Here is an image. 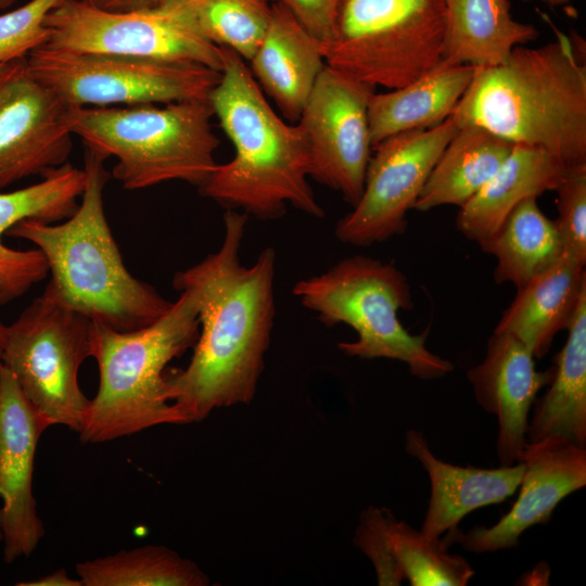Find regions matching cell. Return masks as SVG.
<instances>
[{
	"instance_id": "1",
	"label": "cell",
	"mask_w": 586,
	"mask_h": 586,
	"mask_svg": "<svg viewBox=\"0 0 586 586\" xmlns=\"http://www.w3.org/2000/svg\"><path fill=\"white\" fill-rule=\"evenodd\" d=\"M247 218L227 209L219 249L173 280L178 292L193 295L200 320L189 365L166 371L168 399L180 425L247 404L257 391L276 316V251L265 247L252 266L241 264Z\"/></svg>"
},
{
	"instance_id": "2",
	"label": "cell",
	"mask_w": 586,
	"mask_h": 586,
	"mask_svg": "<svg viewBox=\"0 0 586 586\" xmlns=\"http://www.w3.org/2000/svg\"><path fill=\"white\" fill-rule=\"evenodd\" d=\"M515 47L496 66L475 67L451 116L513 143L545 150L568 170L586 169V66L570 38Z\"/></svg>"
},
{
	"instance_id": "3",
	"label": "cell",
	"mask_w": 586,
	"mask_h": 586,
	"mask_svg": "<svg viewBox=\"0 0 586 586\" xmlns=\"http://www.w3.org/2000/svg\"><path fill=\"white\" fill-rule=\"evenodd\" d=\"M220 79L209 94L214 116L233 145V157L217 164L200 193L228 209L277 219L293 206L321 218L309 183V158L298 124L270 106L246 61L224 48Z\"/></svg>"
},
{
	"instance_id": "4",
	"label": "cell",
	"mask_w": 586,
	"mask_h": 586,
	"mask_svg": "<svg viewBox=\"0 0 586 586\" xmlns=\"http://www.w3.org/2000/svg\"><path fill=\"white\" fill-rule=\"evenodd\" d=\"M106 158L86 148L81 202L63 222L25 219L7 234L34 243L43 254L51 275L43 296L93 322L129 332L152 324L173 302L133 277L123 262L104 213Z\"/></svg>"
},
{
	"instance_id": "5",
	"label": "cell",
	"mask_w": 586,
	"mask_h": 586,
	"mask_svg": "<svg viewBox=\"0 0 586 586\" xmlns=\"http://www.w3.org/2000/svg\"><path fill=\"white\" fill-rule=\"evenodd\" d=\"M199 332L198 305L188 291L145 328L120 332L93 322L91 357L99 387L80 441L104 443L161 424L180 425L168 399L166 366L194 346Z\"/></svg>"
},
{
	"instance_id": "6",
	"label": "cell",
	"mask_w": 586,
	"mask_h": 586,
	"mask_svg": "<svg viewBox=\"0 0 586 586\" xmlns=\"http://www.w3.org/2000/svg\"><path fill=\"white\" fill-rule=\"evenodd\" d=\"M213 116L209 99L162 106H73L69 128L86 148L116 157L112 176L126 190L174 180L199 188L218 164Z\"/></svg>"
},
{
	"instance_id": "7",
	"label": "cell",
	"mask_w": 586,
	"mask_h": 586,
	"mask_svg": "<svg viewBox=\"0 0 586 586\" xmlns=\"http://www.w3.org/2000/svg\"><path fill=\"white\" fill-rule=\"evenodd\" d=\"M293 295L328 327L345 323L357 340L341 342L346 356L388 358L405 362L416 378L434 380L454 370L451 361L428 349L426 334H411L398 311L412 308L407 277L394 265L355 255L327 271L298 280Z\"/></svg>"
},
{
	"instance_id": "8",
	"label": "cell",
	"mask_w": 586,
	"mask_h": 586,
	"mask_svg": "<svg viewBox=\"0 0 586 586\" xmlns=\"http://www.w3.org/2000/svg\"><path fill=\"white\" fill-rule=\"evenodd\" d=\"M444 0H340L324 62L347 77L387 90L404 87L443 60Z\"/></svg>"
},
{
	"instance_id": "9",
	"label": "cell",
	"mask_w": 586,
	"mask_h": 586,
	"mask_svg": "<svg viewBox=\"0 0 586 586\" xmlns=\"http://www.w3.org/2000/svg\"><path fill=\"white\" fill-rule=\"evenodd\" d=\"M93 321L41 295L7 327L2 364L50 426L79 433L90 399L78 383L91 357Z\"/></svg>"
},
{
	"instance_id": "10",
	"label": "cell",
	"mask_w": 586,
	"mask_h": 586,
	"mask_svg": "<svg viewBox=\"0 0 586 586\" xmlns=\"http://www.w3.org/2000/svg\"><path fill=\"white\" fill-rule=\"evenodd\" d=\"M44 25L49 49L192 63L218 72L224 67V48L199 33L184 0L122 12L82 0H62L48 13Z\"/></svg>"
},
{
	"instance_id": "11",
	"label": "cell",
	"mask_w": 586,
	"mask_h": 586,
	"mask_svg": "<svg viewBox=\"0 0 586 586\" xmlns=\"http://www.w3.org/2000/svg\"><path fill=\"white\" fill-rule=\"evenodd\" d=\"M30 74L74 106L166 104L208 99L221 73L200 64L46 47L27 55Z\"/></svg>"
},
{
	"instance_id": "12",
	"label": "cell",
	"mask_w": 586,
	"mask_h": 586,
	"mask_svg": "<svg viewBox=\"0 0 586 586\" xmlns=\"http://www.w3.org/2000/svg\"><path fill=\"white\" fill-rule=\"evenodd\" d=\"M458 129L450 115L436 127L397 133L377 144L360 199L336 222L339 241L367 246L403 233L408 211Z\"/></svg>"
},
{
	"instance_id": "13",
	"label": "cell",
	"mask_w": 586,
	"mask_h": 586,
	"mask_svg": "<svg viewBox=\"0 0 586 586\" xmlns=\"http://www.w3.org/2000/svg\"><path fill=\"white\" fill-rule=\"evenodd\" d=\"M374 90L326 64L297 120L310 178L352 206L361 196L372 154L368 106Z\"/></svg>"
},
{
	"instance_id": "14",
	"label": "cell",
	"mask_w": 586,
	"mask_h": 586,
	"mask_svg": "<svg viewBox=\"0 0 586 586\" xmlns=\"http://www.w3.org/2000/svg\"><path fill=\"white\" fill-rule=\"evenodd\" d=\"M73 106L30 74L27 56L0 72V190L67 162Z\"/></svg>"
},
{
	"instance_id": "15",
	"label": "cell",
	"mask_w": 586,
	"mask_h": 586,
	"mask_svg": "<svg viewBox=\"0 0 586 586\" xmlns=\"http://www.w3.org/2000/svg\"><path fill=\"white\" fill-rule=\"evenodd\" d=\"M518 461L524 463L521 492L508 513L489 527L448 531L442 539L446 547L459 543L475 553L513 548L527 528L547 523L563 498L586 485V447L564 437L549 435L527 441Z\"/></svg>"
},
{
	"instance_id": "16",
	"label": "cell",
	"mask_w": 586,
	"mask_h": 586,
	"mask_svg": "<svg viewBox=\"0 0 586 586\" xmlns=\"http://www.w3.org/2000/svg\"><path fill=\"white\" fill-rule=\"evenodd\" d=\"M49 426L1 362L0 533L8 564L29 557L44 536L33 493V474L39 438Z\"/></svg>"
},
{
	"instance_id": "17",
	"label": "cell",
	"mask_w": 586,
	"mask_h": 586,
	"mask_svg": "<svg viewBox=\"0 0 586 586\" xmlns=\"http://www.w3.org/2000/svg\"><path fill=\"white\" fill-rule=\"evenodd\" d=\"M555 367L538 371L531 351L517 337L496 333L487 341L484 359L468 370L477 404L498 419L497 455L502 467L518 461L527 442L528 413Z\"/></svg>"
},
{
	"instance_id": "18",
	"label": "cell",
	"mask_w": 586,
	"mask_h": 586,
	"mask_svg": "<svg viewBox=\"0 0 586 586\" xmlns=\"http://www.w3.org/2000/svg\"><path fill=\"white\" fill-rule=\"evenodd\" d=\"M41 177L26 188L0 192V304L20 297L49 273L38 249L8 247L2 242L3 234L25 219L59 222L68 218L78 207L86 186L85 169L68 162Z\"/></svg>"
},
{
	"instance_id": "19",
	"label": "cell",
	"mask_w": 586,
	"mask_h": 586,
	"mask_svg": "<svg viewBox=\"0 0 586 586\" xmlns=\"http://www.w3.org/2000/svg\"><path fill=\"white\" fill-rule=\"evenodd\" d=\"M405 449L429 474L431 496L420 532L430 539L457 528L462 518L473 510L506 500L518 489L524 472L522 461L498 469L445 462L431 451L417 430L406 433Z\"/></svg>"
},
{
	"instance_id": "20",
	"label": "cell",
	"mask_w": 586,
	"mask_h": 586,
	"mask_svg": "<svg viewBox=\"0 0 586 586\" xmlns=\"http://www.w3.org/2000/svg\"><path fill=\"white\" fill-rule=\"evenodd\" d=\"M249 63L262 90L290 122L298 120L326 65L321 42L279 2L271 5L268 28Z\"/></svg>"
},
{
	"instance_id": "21",
	"label": "cell",
	"mask_w": 586,
	"mask_h": 586,
	"mask_svg": "<svg viewBox=\"0 0 586 586\" xmlns=\"http://www.w3.org/2000/svg\"><path fill=\"white\" fill-rule=\"evenodd\" d=\"M586 294L585 264L562 254L523 286L502 313L494 332L511 334L543 358L557 333L571 326Z\"/></svg>"
},
{
	"instance_id": "22",
	"label": "cell",
	"mask_w": 586,
	"mask_h": 586,
	"mask_svg": "<svg viewBox=\"0 0 586 586\" xmlns=\"http://www.w3.org/2000/svg\"><path fill=\"white\" fill-rule=\"evenodd\" d=\"M569 173L572 171L545 150L514 144L493 177L460 206L457 228L482 244L497 232L520 202L556 191Z\"/></svg>"
},
{
	"instance_id": "23",
	"label": "cell",
	"mask_w": 586,
	"mask_h": 586,
	"mask_svg": "<svg viewBox=\"0 0 586 586\" xmlns=\"http://www.w3.org/2000/svg\"><path fill=\"white\" fill-rule=\"evenodd\" d=\"M475 67L441 62L415 81L373 92L368 106L372 149L397 133L424 130L447 119L468 89Z\"/></svg>"
},
{
	"instance_id": "24",
	"label": "cell",
	"mask_w": 586,
	"mask_h": 586,
	"mask_svg": "<svg viewBox=\"0 0 586 586\" xmlns=\"http://www.w3.org/2000/svg\"><path fill=\"white\" fill-rule=\"evenodd\" d=\"M446 35L442 62L496 66L518 46L538 37L535 26L513 18L509 0H444Z\"/></svg>"
},
{
	"instance_id": "25",
	"label": "cell",
	"mask_w": 586,
	"mask_h": 586,
	"mask_svg": "<svg viewBox=\"0 0 586 586\" xmlns=\"http://www.w3.org/2000/svg\"><path fill=\"white\" fill-rule=\"evenodd\" d=\"M564 346L555 356V373L548 390L533 404L527 441L549 435L586 447V294L568 329Z\"/></svg>"
},
{
	"instance_id": "26",
	"label": "cell",
	"mask_w": 586,
	"mask_h": 586,
	"mask_svg": "<svg viewBox=\"0 0 586 586\" xmlns=\"http://www.w3.org/2000/svg\"><path fill=\"white\" fill-rule=\"evenodd\" d=\"M513 145L479 126L459 127L431 170L413 209L462 206L493 177Z\"/></svg>"
},
{
	"instance_id": "27",
	"label": "cell",
	"mask_w": 586,
	"mask_h": 586,
	"mask_svg": "<svg viewBox=\"0 0 586 586\" xmlns=\"http://www.w3.org/2000/svg\"><path fill=\"white\" fill-rule=\"evenodd\" d=\"M497 259L494 279L523 286L549 268L563 254L555 220L537 205V198L520 202L507 216L497 232L480 244Z\"/></svg>"
},
{
	"instance_id": "28",
	"label": "cell",
	"mask_w": 586,
	"mask_h": 586,
	"mask_svg": "<svg viewBox=\"0 0 586 586\" xmlns=\"http://www.w3.org/2000/svg\"><path fill=\"white\" fill-rule=\"evenodd\" d=\"M82 586H206L207 574L163 545H146L76 564Z\"/></svg>"
},
{
	"instance_id": "29",
	"label": "cell",
	"mask_w": 586,
	"mask_h": 586,
	"mask_svg": "<svg viewBox=\"0 0 586 586\" xmlns=\"http://www.w3.org/2000/svg\"><path fill=\"white\" fill-rule=\"evenodd\" d=\"M384 530L393 556L410 585L464 586L474 575L468 561L449 553L442 539L428 538L386 510Z\"/></svg>"
},
{
	"instance_id": "30",
	"label": "cell",
	"mask_w": 586,
	"mask_h": 586,
	"mask_svg": "<svg viewBox=\"0 0 586 586\" xmlns=\"http://www.w3.org/2000/svg\"><path fill=\"white\" fill-rule=\"evenodd\" d=\"M199 33L249 62L258 49L271 17L264 0H184Z\"/></svg>"
},
{
	"instance_id": "31",
	"label": "cell",
	"mask_w": 586,
	"mask_h": 586,
	"mask_svg": "<svg viewBox=\"0 0 586 586\" xmlns=\"http://www.w3.org/2000/svg\"><path fill=\"white\" fill-rule=\"evenodd\" d=\"M61 1L30 0L0 15V72L12 62L46 46L49 37L46 17Z\"/></svg>"
},
{
	"instance_id": "32",
	"label": "cell",
	"mask_w": 586,
	"mask_h": 586,
	"mask_svg": "<svg viewBox=\"0 0 586 586\" xmlns=\"http://www.w3.org/2000/svg\"><path fill=\"white\" fill-rule=\"evenodd\" d=\"M563 254L586 264V169L569 173L556 189Z\"/></svg>"
},
{
	"instance_id": "33",
	"label": "cell",
	"mask_w": 586,
	"mask_h": 586,
	"mask_svg": "<svg viewBox=\"0 0 586 586\" xmlns=\"http://www.w3.org/2000/svg\"><path fill=\"white\" fill-rule=\"evenodd\" d=\"M384 509L369 507L360 514L355 545L371 560L379 585L396 586L405 579L384 530Z\"/></svg>"
},
{
	"instance_id": "34",
	"label": "cell",
	"mask_w": 586,
	"mask_h": 586,
	"mask_svg": "<svg viewBox=\"0 0 586 586\" xmlns=\"http://www.w3.org/2000/svg\"><path fill=\"white\" fill-rule=\"evenodd\" d=\"M321 43L333 35L340 0H277Z\"/></svg>"
},
{
	"instance_id": "35",
	"label": "cell",
	"mask_w": 586,
	"mask_h": 586,
	"mask_svg": "<svg viewBox=\"0 0 586 586\" xmlns=\"http://www.w3.org/2000/svg\"><path fill=\"white\" fill-rule=\"evenodd\" d=\"M93 7L107 11H131L154 7L164 0H82Z\"/></svg>"
},
{
	"instance_id": "36",
	"label": "cell",
	"mask_w": 586,
	"mask_h": 586,
	"mask_svg": "<svg viewBox=\"0 0 586 586\" xmlns=\"http://www.w3.org/2000/svg\"><path fill=\"white\" fill-rule=\"evenodd\" d=\"M18 586H82L79 578L74 579L68 576L66 570L59 569L40 578L16 583Z\"/></svg>"
},
{
	"instance_id": "37",
	"label": "cell",
	"mask_w": 586,
	"mask_h": 586,
	"mask_svg": "<svg viewBox=\"0 0 586 586\" xmlns=\"http://www.w3.org/2000/svg\"><path fill=\"white\" fill-rule=\"evenodd\" d=\"M7 327L0 321V364L2 362V354L7 339Z\"/></svg>"
},
{
	"instance_id": "38",
	"label": "cell",
	"mask_w": 586,
	"mask_h": 586,
	"mask_svg": "<svg viewBox=\"0 0 586 586\" xmlns=\"http://www.w3.org/2000/svg\"><path fill=\"white\" fill-rule=\"evenodd\" d=\"M522 1H539L549 7H558V5L565 4L572 0H522Z\"/></svg>"
},
{
	"instance_id": "39",
	"label": "cell",
	"mask_w": 586,
	"mask_h": 586,
	"mask_svg": "<svg viewBox=\"0 0 586 586\" xmlns=\"http://www.w3.org/2000/svg\"><path fill=\"white\" fill-rule=\"evenodd\" d=\"M16 0H0V9H7L13 4Z\"/></svg>"
},
{
	"instance_id": "40",
	"label": "cell",
	"mask_w": 586,
	"mask_h": 586,
	"mask_svg": "<svg viewBox=\"0 0 586 586\" xmlns=\"http://www.w3.org/2000/svg\"><path fill=\"white\" fill-rule=\"evenodd\" d=\"M264 1H267V2H269V1H271V0H264Z\"/></svg>"
},
{
	"instance_id": "41",
	"label": "cell",
	"mask_w": 586,
	"mask_h": 586,
	"mask_svg": "<svg viewBox=\"0 0 586 586\" xmlns=\"http://www.w3.org/2000/svg\"><path fill=\"white\" fill-rule=\"evenodd\" d=\"M0 539H1V533H0Z\"/></svg>"
}]
</instances>
